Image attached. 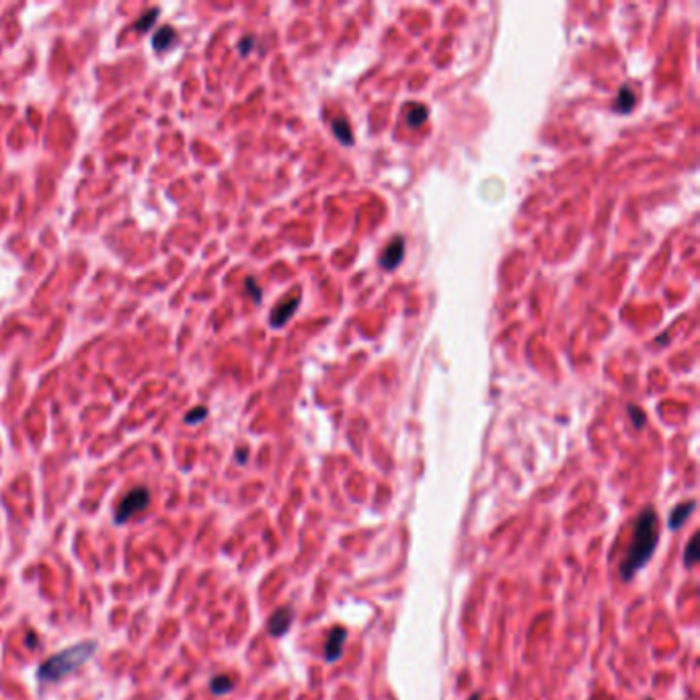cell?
<instances>
[{"label": "cell", "mask_w": 700, "mask_h": 700, "mask_svg": "<svg viewBox=\"0 0 700 700\" xmlns=\"http://www.w3.org/2000/svg\"><path fill=\"white\" fill-rule=\"evenodd\" d=\"M659 540V520L655 507H645L633 528V540L628 546V552L620 565V575L624 581H630L637 575L647 561L653 557V550Z\"/></svg>", "instance_id": "1"}, {"label": "cell", "mask_w": 700, "mask_h": 700, "mask_svg": "<svg viewBox=\"0 0 700 700\" xmlns=\"http://www.w3.org/2000/svg\"><path fill=\"white\" fill-rule=\"evenodd\" d=\"M97 651V643L93 641H84L79 645H72L56 655H51L49 659H45L38 671L42 682H60L62 678L74 674L81 665H84L88 659L95 655Z\"/></svg>", "instance_id": "2"}, {"label": "cell", "mask_w": 700, "mask_h": 700, "mask_svg": "<svg viewBox=\"0 0 700 700\" xmlns=\"http://www.w3.org/2000/svg\"><path fill=\"white\" fill-rule=\"evenodd\" d=\"M148 503H150V493H148V489H144V487L132 489V491L122 499V503H120V507H118V511H116V522H118V524H124V522H127L129 518H134L136 514H140L142 509H146Z\"/></svg>", "instance_id": "3"}, {"label": "cell", "mask_w": 700, "mask_h": 700, "mask_svg": "<svg viewBox=\"0 0 700 700\" xmlns=\"http://www.w3.org/2000/svg\"><path fill=\"white\" fill-rule=\"evenodd\" d=\"M345 641H347V628L345 626H335L329 633L327 641H325V659H327V663H333V661H337V659L341 658Z\"/></svg>", "instance_id": "4"}, {"label": "cell", "mask_w": 700, "mask_h": 700, "mask_svg": "<svg viewBox=\"0 0 700 700\" xmlns=\"http://www.w3.org/2000/svg\"><path fill=\"white\" fill-rule=\"evenodd\" d=\"M403 253H405V241H403L401 237H395V239L388 243V247L382 250V255H380V265H382L384 269H395V267L401 263Z\"/></svg>", "instance_id": "5"}, {"label": "cell", "mask_w": 700, "mask_h": 700, "mask_svg": "<svg viewBox=\"0 0 700 700\" xmlns=\"http://www.w3.org/2000/svg\"><path fill=\"white\" fill-rule=\"evenodd\" d=\"M292 620H294V612H292L289 606H284V608L276 610V612L271 614V618H269V622H267V630H269V635H271V637H282V635H286V630L289 628Z\"/></svg>", "instance_id": "6"}, {"label": "cell", "mask_w": 700, "mask_h": 700, "mask_svg": "<svg viewBox=\"0 0 700 700\" xmlns=\"http://www.w3.org/2000/svg\"><path fill=\"white\" fill-rule=\"evenodd\" d=\"M298 304H300V298L298 296H292V298H284L276 308H273V315H271V325L273 327H282V325H286L289 321V317L294 315V310L298 308Z\"/></svg>", "instance_id": "7"}, {"label": "cell", "mask_w": 700, "mask_h": 700, "mask_svg": "<svg viewBox=\"0 0 700 700\" xmlns=\"http://www.w3.org/2000/svg\"><path fill=\"white\" fill-rule=\"evenodd\" d=\"M697 509V503L694 501H684L680 505L674 507V511L669 514V528L671 530H680L684 526V522L690 518V514Z\"/></svg>", "instance_id": "8"}, {"label": "cell", "mask_w": 700, "mask_h": 700, "mask_svg": "<svg viewBox=\"0 0 700 700\" xmlns=\"http://www.w3.org/2000/svg\"><path fill=\"white\" fill-rule=\"evenodd\" d=\"M175 43H177V33H175L173 27H163V29H159V31L154 33V38H152V45H154L157 51H166V49H170Z\"/></svg>", "instance_id": "9"}, {"label": "cell", "mask_w": 700, "mask_h": 700, "mask_svg": "<svg viewBox=\"0 0 700 700\" xmlns=\"http://www.w3.org/2000/svg\"><path fill=\"white\" fill-rule=\"evenodd\" d=\"M633 107H635V95H633V90L628 86H622L620 93H618L614 109H617L618 113H628Z\"/></svg>", "instance_id": "10"}, {"label": "cell", "mask_w": 700, "mask_h": 700, "mask_svg": "<svg viewBox=\"0 0 700 700\" xmlns=\"http://www.w3.org/2000/svg\"><path fill=\"white\" fill-rule=\"evenodd\" d=\"M333 132H335V136H337V140H339L341 144L349 146V144L353 142V138H351V127H349V124H347L345 118H337V120H333Z\"/></svg>", "instance_id": "11"}, {"label": "cell", "mask_w": 700, "mask_h": 700, "mask_svg": "<svg viewBox=\"0 0 700 700\" xmlns=\"http://www.w3.org/2000/svg\"><path fill=\"white\" fill-rule=\"evenodd\" d=\"M405 116H407V124L411 125V127H419V125L427 120V109L423 105L411 103V105H407Z\"/></svg>", "instance_id": "12"}, {"label": "cell", "mask_w": 700, "mask_h": 700, "mask_svg": "<svg viewBox=\"0 0 700 700\" xmlns=\"http://www.w3.org/2000/svg\"><path fill=\"white\" fill-rule=\"evenodd\" d=\"M230 690H232V682H230L228 676H218V678L212 680V692L214 694H226Z\"/></svg>", "instance_id": "13"}, {"label": "cell", "mask_w": 700, "mask_h": 700, "mask_svg": "<svg viewBox=\"0 0 700 700\" xmlns=\"http://www.w3.org/2000/svg\"><path fill=\"white\" fill-rule=\"evenodd\" d=\"M697 542H699V536H692V538H690V542H688V546H686V555H684V563H686V567H692V565L699 561Z\"/></svg>", "instance_id": "14"}, {"label": "cell", "mask_w": 700, "mask_h": 700, "mask_svg": "<svg viewBox=\"0 0 700 700\" xmlns=\"http://www.w3.org/2000/svg\"><path fill=\"white\" fill-rule=\"evenodd\" d=\"M157 15H159V8H152V10H148V13H146V15H144V17H142V19H140L136 25H134V27H136L138 31H146V29H148V27H150L154 21H157Z\"/></svg>", "instance_id": "15"}, {"label": "cell", "mask_w": 700, "mask_h": 700, "mask_svg": "<svg viewBox=\"0 0 700 700\" xmlns=\"http://www.w3.org/2000/svg\"><path fill=\"white\" fill-rule=\"evenodd\" d=\"M628 415H630V419H633L635 427H643V425H645V415H643V411H641L639 407H633V405H628Z\"/></svg>", "instance_id": "16"}, {"label": "cell", "mask_w": 700, "mask_h": 700, "mask_svg": "<svg viewBox=\"0 0 700 700\" xmlns=\"http://www.w3.org/2000/svg\"><path fill=\"white\" fill-rule=\"evenodd\" d=\"M206 415H207L206 407H196L193 413H189V415L185 417V421H187V423H198V421L206 419Z\"/></svg>", "instance_id": "17"}, {"label": "cell", "mask_w": 700, "mask_h": 700, "mask_svg": "<svg viewBox=\"0 0 700 700\" xmlns=\"http://www.w3.org/2000/svg\"><path fill=\"white\" fill-rule=\"evenodd\" d=\"M247 289H250L255 302H261V289H259V286H255V280H247Z\"/></svg>", "instance_id": "18"}, {"label": "cell", "mask_w": 700, "mask_h": 700, "mask_svg": "<svg viewBox=\"0 0 700 700\" xmlns=\"http://www.w3.org/2000/svg\"><path fill=\"white\" fill-rule=\"evenodd\" d=\"M250 45H253V38H247L245 42L241 43V51H243V54H248V51H250Z\"/></svg>", "instance_id": "19"}, {"label": "cell", "mask_w": 700, "mask_h": 700, "mask_svg": "<svg viewBox=\"0 0 700 700\" xmlns=\"http://www.w3.org/2000/svg\"><path fill=\"white\" fill-rule=\"evenodd\" d=\"M647 700H651V699H647Z\"/></svg>", "instance_id": "20"}]
</instances>
